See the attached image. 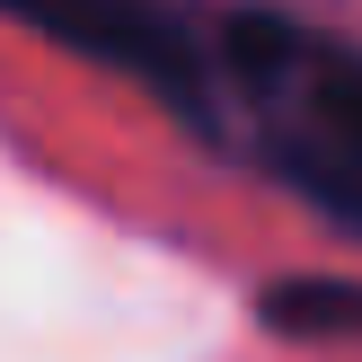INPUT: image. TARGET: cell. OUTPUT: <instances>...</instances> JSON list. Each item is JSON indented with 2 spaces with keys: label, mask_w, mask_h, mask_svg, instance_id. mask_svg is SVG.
<instances>
[{
  "label": "cell",
  "mask_w": 362,
  "mask_h": 362,
  "mask_svg": "<svg viewBox=\"0 0 362 362\" xmlns=\"http://www.w3.org/2000/svg\"><path fill=\"white\" fill-rule=\"evenodd\" d=\"M0 18L35 27L45 45L80 53V62H106L124 80H141L159 106H177L186 124H221V62L212 45L159 0H0Z\"/></svg>",
  "instance_id": "obj_2"
},
{
  "label": "cell",
  "mask_w": 362,
  "mask_h": 362,
  "mask_svg": "<svg viewBox=\"0 0 362 362\" xmlns=\"http://www.w3.org/2000/svg\"><path fill=\"white\" fill-rule=\"evenodd\" d=\"M257 318L274 336H300V345H354L362 336V283H345V274H283V283H265Z\"/></svg>",
  "instance_id": "obj_3"
},
{
  "label": "cell",
  "mask_w": 362,
  "mask_h": 362,
  "mask_svg": "<svg viewBox=\"0 0 362 362\" xmlns=\"http://www.w3.org/2000/svg\"><path fill=\"white\" fill-rule=\"evenodd\" d=\"M212 62L221 98L247 115L257 159L300 204L362 230V53L283 9H239L212 35Z\"/></svg>",
  "instance_id": "obj_1"
}]
</instances>
